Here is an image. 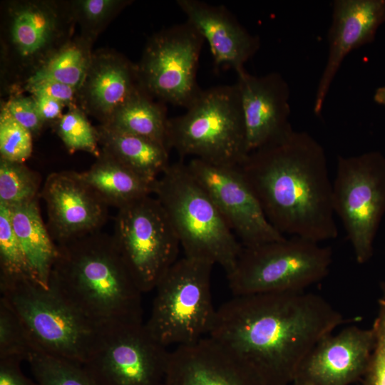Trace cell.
I'll use <instances>...</instances> for the list:
<instances>
[{"label": "cell", "mask_w": 385, "mask_h": 385, "mask_svg": "<svg viewBox=\"0 0 385 385\" xmlns=\"http://www.w3.org/2000/svg\"><path fill=\"white\" fill-rule=\"evenodd\" d=\"M344 322L314 293L238 295L217 308L208 336L232 349L265 385H288L314 346Z\"/></svg>", "instance_id": "cell-1"}, {"label": "cell", "mask_w": 385, "mask_h": 385, "mask_svg": "<svg viewBox=\"0 0 385 385\" xmlns=\"http://www.w3.org/2000/svg\"><path fill=\"white\" fill-rule=\"evenodd\" d=\"M186 164L242 247L285 237L267 220L240 166L214 165L196 158Z\"/></svg>", "instance_id": "cell-14"}, {"label": "cell", "mask_w": 385, "mask_h": 385, "mask_svg": "<svg viewBox=\"0 0 385 385\" xmlns=\"http://www.w3.org/2000/svg\"><path fill=\"white\" fill-rule=\"evenodd\" d=\"M22 361L15 358L0 359V385H39L24 375Z\"/></svg>", "instance_id": "cell-37"}, {"label": "cell", "mask_w": 385, "mask_h": 385, "mask_svg": "<svg viewBox=\"0 0 385 385\" xmlns=\"http://www.w3.org/2000/svg\"><path fill=\"white\" fill-rule=\"evenodd\" d=\"M0 291L40 351L81 364L86 361L98 328L52 289L26 279L0 284Z\"/></svg>", "instance_id": "cell-9"}, {"label": "cell", "mask_w": 385, "mask_h": 385, "mask_svg": "<svg viewBox=\"0 0 385 385\" xmlns=\"http://www.w3.org/2000/svg\"><path fill=\"white\" fill-rule=\"evenodd\" d=\"M27 91L30 95H43L55 99L68 108L78 106V90L68 85L51 80H41L26 83L21 93Z\"/></svg>", "instance_id": "cell-36"}, {"label": "cell", "mask_w": 385, "mask_h": 385, "mask_svg": "<svg viewBox=\"0 0 385 385\" xmlns=\"http://www.w3.org/2000/svg\"><path fill=\"white\" fill-rule=\"evenodd\" d=\"M1 8V88L21 92L26 81L72 38L69 1L11 0Z\"/></svg>", "instance_id": "cell-5"}, {"label": "cell", "mask_w": 385, "mask_h": 385, "mask_svg": "<svg viewBox=\"0 0 385 385\" xmlns=\"http://www.w3.org/2000/svg\"><path fill=\"white\" fill-rule=\"evenodd\" d=\"M130 0H72V15L81 29V34L96 41L111 21L130 4Z\"/></svg>", "instance_id": "cell-31"}, {"label": "cell", "mask_w": 385, "mask_h": 385, "mask_svg": "<svg viewBox=\"0 0 385 385\" xmlns=\"http://www.w3.org/2000/svg\"><path fill=\"white\" fill-rule=\"evenodd\" d=\"M240 167L280 234L319 243L337 237L326 153L308 133L293 130Z\"/></svg>", "instance_id": "cell-2"}, {"label": "cell", "mask_w": 385, "mask_h": 385, "mask_svg": "<svg viewBox=\"0 0 385 385\" xmlns=\"http://www.w3.org/2000/svg\"><path fill=\"white\" fill-rule=\"evenodd\" d=\"M53 128L69 153L85 151L96 158L101 153L96 127L78 106L68 108Z\"/></svg>", "instance_id": "cell-30"}, {"label": "cell", "mask_w": 385, "mask_h": 385, "mask_svg": "<svg viewBox=\"0 0 385 385\" xmlns=\"http://www.w3.org/2000/svg\"><path fill=\"white\" fill-rule=\"evenodd\" d=\"M11 115L36 138L45 127L34 98L23 93H14L7 101H1Z\"/></svg>", "instance_id": "cell-35"}, {"label": "cell", "mask_w": 385, "mask_h": 385, "mask_svg": "<svg viewBox=\"0 0 385 385\" xmlns=\"http://www.w3.org/2000/svg\"><path fill=\"white\" fill-rule=\"evenodd\" d=\"M40 195L46 206V226L56 245L99 231L107 221L108 206L78 172L49 174Z\"/></svg>", "instance_id": "cell-15"}, {"label": "cell", "mask_w": 385, "mask_h": 385, "mask_svg": "<svg viewBox=\"0 0 385 385\" xmlns=\"http://www.w3.org/2000/svg\"><path fill=\"white\" fill-rule=\"evenodd\" d=\"M213 266L183 256L158 283L145 325L162 345H187L210 334L217 312L211 293Z\"/></svg>", "instance_id": "cell-7"}, {"label": "cell", "mask_w": 385, "mask_h": 385, "mask_svg": "<svg viewBox=\"0 0 385 385\" xmlns=\"http://www.w3.org/2000/svg\"><path fill=\"white\" fill-rule=\"evenodd\" d=\"M236 73L249 153L293 131L289 121L290 91L282 75L271 72L258 76L245 69Z\"/></svg>", "instance_id": "cell-16"}, {"label": "cell", "mask_w": 385, "mask_h": 385, "mask_svg": "<svg viewBox=\"0 0 385 385\" xmlns=\"http://www.w3.org/2000/svg\"><path fill=\"white\" fill-rule=\"evenodd\" d=\"M379 304L372 326L374 346L362 385H385V301L380 299Z\"/></svg>", "instance_id": "cell-34"}, {"label": "cell", "mask_w": 385, "mask_h": 385, "mask_svg": "<svg viewBox=\"0 0 385 385\" xmlns=\"http://www.w3.org/2000/svg\"><path fill=\"white\" fill-rule=\"evenodd\" d=\"M170 351L145 323L98 328L83 364L100 385H164Z\"/></svg>", "instance_id": "cell-13"}, {"label": "cell", "mask_w": 385, "mask_h": 385, "mask_svg": "<svg viewBox=\"0 0 385 385\" xmlns=\"http://www.w3.org/2000/svg\"><path fill=\"white\" fill-rule=\"evenodd\" d=\"M26 279L36 281L13 229L10 207L0 202V284Z\"/></svg>", "instance_id": "cell-28"}, {"label": "cell", "mask_w": 385, "mask_h": 385, "mask_svg": "<svg viewBox=\"0 0 385 385\" xmlns=\"http://www.w3.org/2000/svg\"><path fill=\"white\" fill-rule=\"evenodd\" d=\"M36 103L39 115L44 124L53 125L63 115L65 106L61 102L43 95H31Z\"/></svg>", "instance_id": "cell-38"}, {"label": "cell", "mask_w": 385, "mask_h": 385, "mask_svg": "<svg viewBox=\"0 0 385 385\" xmlns=\"http://www.w3.org/2000/svg\"><path fill=\"white\" fill-rule=\"evenodd\" d=\"M374 100L378 104L385 106V86L376 88L374 95Z\"/></svg>", "instance_id": "cell-39"}, {"label": "cell", "mask_w": 385, "mask_h": 385, "mask_svg": "<svg viewBox=\"0 0 385 385\" xmlns=\"http://www.w3.org/2000/svg\"><path fill=\"white\" fill-rule=\"evenodd\" d=\"M332 202L356 261L366 262L373 255L374 238L385 214V156L378 151L339 156Z\"/></svg>", "instance_id": "cell-10"}, {"label": "cell", "mask_w": 385, "mask_h": 385, "mask_svg": "<svg viewBox=\"0 0 385 385\" xmlns=\"http://www.w3.org/2000/svg\"><path fill=\"white\" fill-rule=\"evenodd\" d=\"M9 207L13 229L33 275L38 284L48 287L57 245L42 220L38 198Z\"/></svg>", "instance_id": "cell-23"}, {"label": "cell", "mask_w": 385, "mask_h": 385, "mask_svg": "<svg viewBox=\"0 0 385 385\" xmlns=\"http://www.w3.org/2000/svg\"><path fill=\"white\" fill-rule=\"evenodd\" d=\"M164 385H265L232 349L210 336L170 351Z\"/></svg>", "instance_id": "cell-17"}, {"label": "cell", "mask_w": 385, "mask_h": 385, "mask_svg": "<svg viewBox=\"0 0 385 385\" xmlns=\"http://www.w3.org/2000/svg\"><path fill=\"white\" fill-rule=\"evenodd\" d=\"M204 42L188 21L154 33L136 63L141 89L165 104L187 108L202 90L197 73Z\"/></svg>", "instance_id": "cell-12"}, {"label": "cell", "mask_w": 385, "mask_h": 385, "mask_svg": "<svg viewBox=\"0 0 385 385\" xmlns=\"http://www.w3.org/2000/svg\"><path fill=\"white\" fill-rule=\"evenodd\" d=\"M33 135L9 113L0 107V158L18 163L28 160L33 150Z\"/></svg>", "instance_id": "cell-33"}, {"label": "cell", "mask_w": 385, "mask_h": 385, "mask_svg": "<svg viewBox=\"0 0 385 385\" xmlns=\"http://www.w3.org/2000/svg\"><path fill=\"white\" fill-rule=\"evenodd\" d=\"M39 175L24 163L0 158V202L9 207L38 197Z\"/></svg>", "instance_id": "cell-29"}, {"label": "cell", "mask_w": 385, "mask_h": 385, "mask_svg": "<svg viewBox=\"0 0 385 385\" xmlns=\"http://www.w3.org/2000/svg\"><path fill=\"white\" fill-rule=\"evenodd\" d=\"M186 111L170 118L168 147L218 165L240 166L250 153L237 84L202 89Z\"/></svg>", "instance_id": "cell-6"}, {"label": "cell", "mask_w": 385, "mask_h": 385, "mask_svg": "<svg viewBox=\"0 0 385 385\" xmlns=\"http://www.w3.org/2000/svg\"><path fill=\"white\" fill-rule=\"evenodd\" d=\"M36 351L40 350L23 322L5 299L0 297V359L27 361Z\"/></svg>", "instance_id": "cell-32"}, {"label": "cell", "mask_w": 385, "mask_h": 385, "mask_svg": "<svg viewBox=\"0 0 385 385\" xmlns=\"http://www.w3.org/2000/svg\"><path fill=\"white\" fill-rule=\"evenodd\" d=\"M374 346L372 327H346L314 346L295 379L312 385H349L364 375Z\"/></svg>", "instance_id": "cell-18"}, {"label": "cell", "mask_w": 385, "mask_h": 385, "mask_svg": "<svg viewBox=\"0 0 385 385\" xmlns=\"http://www.w3.org/2000/svg\"><path fill=\"white\" fill-rule=\"evenodd\" d=\"M384 22L385 0L334 1L328 34V56L314 103L316 115H320L332 81L345 57L353 50L372 42Z\"/></svg>", "instance_id": "cell-19"}, {"label": "cell", "mask_w": 385, "mask_h": 385, "mask_svg": "<svg viewBox=\"0 0 385 385\" xmlns=\"http://www.w3.org/2000/svg\"><path fill=\"white\" fill-rule=\"evenodd\" d=\"M188 21L210 46L214 65L236 73L258 51L260 41L223 5L200 0H177Z\"/></svg>", "instance_id": "cell-20"}, {"label": "cell", "mask_w": 385, "mask_h": 385, "mask_svg": "<svg viewBox=\"0 0 385 385\" xmlns=\"http://www.w3.org/2000/svg\"><path fill=\"white\" fill-rule=\"evenodd\" d=\"M96 130L101 150L151 184L171 163L170 150L158 143L103 125Z\"/></svg>", "instance_id": "cell-22"}, {"label": "cell", "mask_w": 385, "mask_h": 385, "mask_svg": "<svg viewBox=\"0 0 385 385\" xmlns=\"http://www.w3.org/2000/svg\"><path fill=\"white\" fill-rule=\"evenodd\" d=\"M382 292H383V296L381 299L385 301V282L382 284Z\"/></svg>", "instance_id": "cell-41"}, {"label": "cell", "mask_w": 385, "mask_h": 385, "mask_svg": "<svg viewBox=\"0 0 385 385\" xmlns=\"http://www.w3.org/2000/svg\"><path fill=\"white\" fill-rule=\"evenodd\" d=\"M93 43L94 41L81 34L73 36L51 54L24 86L30 82L51 80L78 90L91 64Z\"/></svg>", "instance_id": "cell-26"}, {"label": "cell", "mask_w": 385, "mask_h": 385, "mask_svg": "<svg viewBox=\"0 0 385 385\" xmlns=\"http://www.w3.org/2000/svg\"><path fill=\"white\" fill-rule=\"evenodd\" d=\"M26 361L39 385H100L83 364L71 360L36 351Z\"/></svg>", "instance_id": "cell-27"}, {"label": "cell", "mask_w": 385, "mask_h": 385, "mask_svg": "<svg viewBox=\"0 0 385 385\" xmlns=\"http://www.w3.org/2000/svg\"><path fill=\"white\" fill-rule=\"evenodd\" d=\"M112 237L143 294L154 290L179 259L178 236L162 205L150 195L118 209Z\"/></svg>", "instance_id": "cell-11"}, {"label": "cell", "mask_w": 385, "mask_h": 385, "mask_svg": "<svg viewBox=\"0 0 385 385\" xmlns=\"http://www.w3.org/2000/svg\"><path fill=\"white\" fill-rule=\"evenodd\" d=\"M78 174L108 206L117 209L153 191V184L103 150L88 170Z\"/></svg>", "instance_id": "cell-24"}, {"label": "cell", "mask_w": 385, "mask_h": 385, "mask_svg": "<svg viewBox=\"0 0 385 385\" xmlns=\"http://www.w3.org/2000/svg\"><path fill=\"white\" fill-rule=\"evenodd\" d=\"M332 262L329 247L298 237L242 247L227 273L233 296L300 292L323 279Z\"/></svg>", "instance_id": "cell-8"}, {"label": "cell", "mask_w": 385, "mask_h": 385, "mask_svg": "<svg viewBox=\"0 0 385 385\" xmlns=\"http://www.w3.org/2000/svg\"><path fill=\"white\" fill-rule=\"evenodd\" d=\"M140 88L136 63L113 50H97L78 90L77 105L105 125Z\"/></svg>", "instance_id": "cell-21"}, {"label": "cell", "mask_w": 385, "mask_h": 385, "mask_svg": "<svg viewBox=\"0 0 385 385\" xmlns=\"http://www.w3.org/2000/svg\"><path fill=\"white\" fill-rule=\"evenodd\" d=\"M293 385H312L307 381H302V380H300V379H295L293 383H292Z\"/></svg>", "instance_id": "cell-40"}, {"label": "cell", "mask_w": 385, "mask_h": 385, "mask_svg": "<svg viewBox=\"0 0 385 385\" xmlns=\"http://www.w3.org/2000/svg\"><path fill=\"white\" fill-rule=\"evenodd\" d=\"M184 256L232 270L242 245L183 161L170 163L153 185Z\"/></svg>", "instance_id": "cell-4"}, {"label": "cell", "mask_w": 385, "mask_h": 385, "mask_svg": "<svg viewBox=\"0 0 385 385\" xmlns=\"http://www.w3.org/2000/svg\"><path fill=\"white\" fill-rule=\"evenodd\" d=\"M169 119L165 104L155 101L140 88L103 125L148 138L168 148Z\"/></svg>", "instance_id": "cell-25"}, {"label": "cell", "mask_w": 385, "mask_h": 385, "mask_svg": "<svg viewBox=\"0 0 385 385\" xmlns=\"http://www.w3.org/2000/svg\"><path fill=\"white\" fill-rule=\"evenodd\" d=\"M48 287L97 328L143 322V293L100 230L57 245Z\"/></svg>", "instance_id": "cell-3"}]
</instances>
